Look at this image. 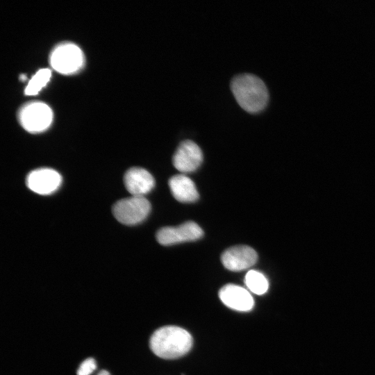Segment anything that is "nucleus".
<instances>
[{
  "label": "nucleus",
  "instance_id": "nucleus-1",
  "mask_svg": "<svg viewBox=\"0 0 375 375\" xmlns=\"http://www.w3.org/2000/svg\"><path fill=\"white\" fill-rule=\"evenodd\" d=\"M231 89L239 106L248 112H259L267 104V88L265 83L253 74L235 76L231 82Z\"/></svg>",
  "mask_w": 375,
  "mask_h": 375
},
{
  "label": "nucleus",
  "instance_id": "nucleus-2",
  "mask_svg": "<svg viewBox=\"0 0 375 375\" xmlns=\"http://www.w3.org/2000/svg\"><path fill=\"white\" fill-rule=\"evenodd\" d=\"M192 342L191 335L184 328L166 326L153 333L150 347L160 358L174 359L186 354L190 350Z\"/></svg>",
  "mask_w": 375,
  "mask_h": 375
},
{
  "label": "nucleus",
  "instance_id": "nucleus-3",
  "mask_svg": "<svg viewBox=\"0 0 375 375\" xmlns=\"http://www.w3.org/2000/svg\"><path fill=\"white\" fill-rule=\"evenodd\" d=\"M51 67L58 73L70 76L78 73L85 65V58L82 49L72 42L56 44L49 56Z\"/></svg>",
  "mask_w": 375,
  "mask_h": 375
},
{
  "label": "nucleus",
  "instance_id": "nucleus-4",
  "mask_svg": "<svg viewBox=\"0 0 375 375\" xmlns=\"http://www.w3.org/2000/svg\"><path fill=\"white\" fill-rule=\"evenodd\" d=\"M17 119L21 126L27 132L40 133L51 126L53 120V112L46 103L30 101L19 108Z\"/></svg>",
  "mask_w": 375,
  "mask_h": 375
},
{
  "label": "nucleus",
  "instance_id": "nucleus-5",
  "mask_svg": "<svg viewBox=\"0 0 375 375\" xmlns=\"http://www.w3.org/2000/svg\"><path fill=\"white\" fill-rule=\"evenodd\" d=\"M116 219L125 225L142 222L151 210V204L144 196H131L117 201L112 206Z\"/></svg>",
  "mask_w": 375,
  "mask_h": 375
},
{
  "label": "nucleus",
  "instance_id": "nucleus-6",
  "mask_svg": "<svg viewBox=\"0 0 375 375\" xmlns=\"http://www.w3.org/2000/svg\"><path fill=\"white\" fill-rule=\"evenodd\" d=\"M203 235L201 228L194 222H186L178 226H167L156 233L157 241L167 246L183 242L197 240Z\"/></svg>",
  "mask_w": 375,
  "mask_h": 375
},
{
  "label": "nucleus",
  "instance_id": "nucleus-7",
  "mask_svg": "<svg viewBox=\"0 0 375 375\" xmlns=\"http://www.w3.org/2000/svg\"><path fill=\"white\" fill-rule=\"evenodd\" d=\"M203 153L200 147L192 140H184L180 143L172 158L176 169L183 173L192 172L201 164Z\"/></svg>",
  "mask_w": 375,
  "mask_h": 375
},
{
  "label": "nucleus",
  "instance_id": "nucleus-8",
  "mask_svg": "<svg viewBox=\"0 0 375 375\" xmlns=\"http://www.w3.org/2000/svg\"><path fill=\"white\" fill-rule=\"evenodd\" d=\"M62 178L56 170L40 168L31 172L26 178L27 187L40 194L54 192L60 185Z\"/></svg>",
  "mask_w": 375,
  "mask_h": 375
},
{
  "label": "nucleus",
  "instance_id": "nucleus-9",
  "mask_svg": "<svg viewBox=\"0 0 375 375\" xmlns=\"http://www.w3.org/2000/svg\"><path fill=\"white\" fill-rule=\"evenodd\" d=\"M256 251L246 245H238L228 248L222 255L223 265L231 271L238 272L253 266L257 261Z\"/></svg>",
  "mask_w": 375,
  "mask_h": 375
},
{
  "label": "nucleus",
  "instance_id": "nucleus-10",
  "mask_svg": "<svg viewBox=\"0 0 375 375\" xmlns=\"http://www.w3.org/2000/svg\"><path fill=\"white\" fill-rule=\"evenodd\" d=\"M219 297L226 306L238 311H249L254 306L253 297L249 292L237 285H224L220 289Z\"/></svg>",
  "mask_w": 375,
  "mask_h": 375
},
{
  "label": "nucleus",
  "instance_id": "nucleus-11",
  "mask_svg": "<svg viewBox=\"0 0 375 375\" xmlns=\"http://www.w3.org/2000/svg\"><path fill=\"white\" fill-rule=\"evenodd\" d=\"M124 182L126 190L132 196H144L155 185L153 176L141 167L130 168L124 174Z\"/></svg>",
  "mask_w": 375,
  "mask_h": 375
},
{
  "label": "nucleus",
  "instance_id": "nucleus-12",
  "mask_svg": "<svg viewBox=\"0 0 375 375\" xmlns=\"http://www.w3.org/2000/svg\"><path fill=\"white\" fill-rule=\"evenodd\" d=\"M169 186L174 197L183 203H192L199 199L194 183L184 174H177L169 180Z\"/></svg>",
  "mask_w": 375,
  "mask_h": 375
},
{
  "label": "nucleus",
  "instance_id": "nucleus-13",
  "mask_svg": "<svg viewBox=\"0 0 375 375\" xmlns=\"http://www.w3.org/2000/svg\"><path fill=\"white\" fill-rule=\"evenodd\" d=\"M51 71L49 68H42L38 70L28 81L24 89V94L28 96L38 94L49 82Z\"/></svg>",
  "mask_w": 375,
  "mask_h": 375
},
{
  "label": "nucleus",
  "instance_id": "nucleus-14",
  "mask_svg": "<svg viewBox=\"0 0 375 375\" xmlns=\"http://www.w3.org/2000/svg\"><path fill=\"white\" fill-rule=\"evenodd\" d=\"M244 283L252 293L258 295L265 294L269 287L268 281L264 274L253 269L246 274Z\"/></svg>",
  "mask_w": 375,
  "mask_h": 375
},
{
  "label": "nucleus",
  "instance_id": "nucleus-15",
  "mask_svg": "<svg viewBox=\"0 0 375 375\" xmlns=\"http://www.w3.org/2000/svg\"><path fill=\"white\" fill-rule=\"evenodd\" d=\"M97 368L96 361L92 358H88L83 360L80 365L77 375H90Z\"/></svg>",
  "mask_w": 375,
  "mask_h": 375
},
{
  "label": "nucleus",
  "instance_id": "nucleus-16",
  "mask_svg": "<svg viewBox=\"0 0 375 375\" xmlns=\"http://www.w3.org/2000/svg\"><path fill=\"white\" fill-rule=\"evenodd\" d=\"M97 375H110L109 372L106 370L100 371Z\"/></svg>",
  "mask_w": 375,
  "mask_h": 375
},
{
  "label": "nucleus",
  "instance_id": "nucleus-17",
  "mask_svg": "<svg viewBox=\"0 0 375 375\" xmlns=\"http://www.w3.org/2000/svg\"><path fill=\"white\" fill-rule=\"evenodd\" d=\"M19 78L22 80V81H25L26 79V77L24 74H22L20 76H19Z\"/></svg>",
  "mask_w": 375,
  "mask_h": 375
}]
</instances>
